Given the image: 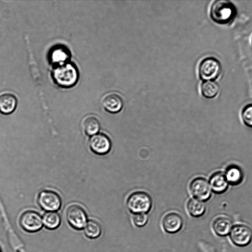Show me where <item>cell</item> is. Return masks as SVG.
<instances>
[{"mask_svg":"<svg viewBox=\"0 0 252 252\" xmlns=\"http://www.w3.org/2000/svg\"><path fill=\"white\" fill-rule=\"evenodd\" d=\"M189 189L194 198L203 202L209 200L212 195L209 182L203 177L193 179L190 183Z\"/></svg>","mask_w":252,"mask_h":252,"instance_id":"cell-6","label":"cell"},{"mask_svg":"<svg viewBox=\"0 0 252 252\" xmlns=\"http://www.w3.org/2000/svg\"><path fill=\"white\" fill-rule=\"evenodd\" d=\"M251 41H252V38H251Z\"/></svg>","mask_w":252,"mask_h":252,"instance_id":"cell-25","label":"cell"},{"mask_svg":"<svg viewBox=\"0 0 252 252\" xmlns=\"http://www.w3.org/2000/svg\"><path fill=\"white\" fill-rule=\"evenodd\" d=\"M130 221L133 227L141 228L147 225L149 221V217L147 214H130Z\"/></svg>","mask_w":252,"mask_h":252,"instance_id":"cell-22","label":"cell"},{"mask_svg":"<svg viewBox=\"0 0 252 252\" xmlns=\"http://www.w3.org/2000/svg\"><path fill=\"white\" fill-rule=\"evenodd\" d=\"M82 126L85 133L91 136L97 134L100 128L99 120L93 116H88L84 119Z\"/></svg>","mask_w":252,"mask_h":252,"instance_id":"cell-19","label":"cell"},{"mask_svg":"<svg viewBox=\"0 0 252 252\" xmlns=\"http://www.w3.org/2000/svg\"><path fill=\"white\" fill-rule=\"evenodd\" d=\"M241 117L244 124L252 128V103L246 105L243 108Z\"/></svg>","mask_w":252,"mask_h":252,"instance_id":"cell-24","label":"cell"},{"mask_svg":"<svg viewBox=\"0 0 252 252\" xmlns=\"http://www.w3.org/2000/svg\"><path fill=\"white\" fill-rule=\"evenodd\" d=\"M237 10L231 1L228 0H217L212 4L210 17L212 20L219 25H226L236 18Z\"/></svg>","mask_w":252,"mask_h":252,"instance_id":"cell-1","label":"cell"},{"mask_svg":"<svg viewBox=\"0 0 252 252\" xmlns=\"http://www.w3.org/2000/svg\"><path fill=\"white\" fill-rule=\"evenodd\" d=\"M209 182L212 191L217 194L224 192L227 189L229 186L224 173L221 171L213 173L211 176Z\"/></svg>","mask_w":252,"mask_h":252,"instance_id":"cell-14","label":"cell"},{"mask_svg":"<svg viewBox=\"0 0 252 252\" xmlns=\"http://www.w3.org/2000/svg\"><path fill=\"white\" fill-rule=\"evenodd\" d=\"M66 218L69 224L76 229L83 228L87 221L85 211L82 207L76 204L71 205L67 208Z\"/></svg>","mask_w":252,"mask_h":252,"instance_id":"cell-8","label":"cell"},{"mask_svg":"<svg viewBox=\"0 0 252 252\" xmlns=\"http://www.w3.org/2000/svg\"><path fill=\"white\" fill-rule=\"evenodd\" d=\"M213 227L217 234L219 236H225L230 231L232 222L228 218L220 216L215 220Z\"/></svg>","mask_w":252,"mask_h":252,"instance_id":"cell-17","label":"cell"},{"mask_svg":"<svg viewBox=\"0 0 252 252\" xmlns=\"http://www.w3.org/2000/svg\"><path fill=\"white\" fill-rule=\"evenodd\" d=\"M185 225L184 218L179 212L171 211L165 213L159 220V227L165 234L173 235L180 232Z\"/></svg>","mask_w":252,"mask_h":252,"instance_id":"cell-4","label":"cell"},{"mask_svg":"<svg viewBox=\"0 0 252 252\" xmlns=\"http://www.w3.org/2000/svg\"><path fill=\"white\" fill-rule=\"evenodd\" d=\"M89 143L91 151L98 155H105L108 154L112 148L110 139L107 135L102 133L92 136Z\"/></svg>","mask_w":252,"mask_h":252,"instance_id":"cell-10","label":"cell"},{"mask_svg":"<svg viewBox=\"0 0 252 252\" xmlns=\"http://www.w3.org/2000/svg\"><path fill=\"white\" fill-rule=\"evenodd\" d=\"M86 236L91 239H96L99 237L102 232V227L98 221L94 220H89L84 228Z\"/></svg>","mask_w":252,"mask_h":252,"instance_id":"cell-20","label":"cell"},{"mask_svg":"<svg viewBox=\"0 0 252 252\" xmlns=\"http://www.w3.org/2000/svg\"><path fill=\"white\" fill-rule=\"evenodd\" d=\"M152 199L150 195L142 191L131 193L127 197L126 202V209L130 214H148L152 209Z\"/></svg>","mask_w":252,"mask_h":252,"instance_id":"cell-3","label":"cell"},{"mask_svg":"<svg viewBox=\"0 0 252 252\" xmlns=\"http://www.w3.org/2000/svg\"><path fill=\"white\" fill-rule=\"evenodd\" d=\"M19 223L22 228L26 231L34 232L41 228L43 220L42 217L38 213L29 210L21 215Z\"/></svg>","mask_w":252,"mask_h":252,"instance_id":"cell-9","label":"cell"},{"mask_svg":"<svg viewBox=\"0 0 252 252\" xmlns=\"http://www.w3.org/2000/svg\"><path fill=\"white\" fill-rule=\"evenodd\" d=\"M222 66L217 58L208 57L203 59L198 66L199 78L204 81L216 80L220 75Z\"/></svg>","mask_w":252,"mask_h":252,"instance_id":"cell-5","label":"cell"},{"mask_svg":"<svg viewBox=\"0 0 252 252\" xmlns=\"http://www.w3.org/2000/svg\"><path fill=\"white\" fill-rule=\"evenodd\" d=\"M102 105L107 112L110 113H117L122 109L124 101L120 94L112 93L107 94L103 97Z\"/></svg>","mask_w":252,"mask_h":252,"instance_id":"cell-12","label":"cell"},{"mask_svg":"<svg viewBox=\"0 0 252 252\" xmlns=\"http://www.w3.org/2000/svg\"><path fill=\"white\" fill-rule=\"evenodd\" d=\"M37 202L40 207L48 212H55L59 210L62 204L60 195L51 190H43L39 192Z\"/></svg>","mask_w":252,"mask_h":252,"instance_id":"cell-7","label":"cell"},{"mask_svg":"<svg viewBox=\"0 0 252 252\" xmlns=\"http://www.w3.org/2000/svg\"><path fill=\"white\" fill-rule=\"evenodd\" d=\"M55 82L60 87H71L77 82L78 72L76 66L70 63L58 65L53 71Z\"/></svg>","mask_w":252,"mask_h":252,"instance_id":"cell-2","label":"cell"},{"mask_svg":"<svg viewBox=\"0 0 252 252\" xmlns=\"http://www.w3.org/2000/svg\"><path fill=\"white\" fill-rule=\"evenodd\" d=\"M42 220L45 226L49 229H56L60 226L61 222L59 214L56 212L46 213L43 217Z\"/></svg>","mask_w":252,"mask_h":252,"instance_id":"cell-21","label":"cell"},{"mask_svg":"<svg viewBox=\"0 0 252 252\" xmlns=\"http://www.w3.org/2000/svg\"><path fill=\"white\" fill-rule=\"evenodd\" d=\"M220 89L219 85L214 80L204 81L200 87L201 94L208 99L215 97L219 94Z\"/></svg>","mask_w":252,"mask_h":252,"instance_id":"cell-18","label":"cell"},{"mask_svg":"<svg viewBox=\"0 0 252 252\" xmlns=\"http://www.w3.org/2000/svg\"><path fill=\"white\" fill-rule=\"evenodd\" d=\"M229 185L237 186L241 184L244 179V174L241 168L236 165L228 166L224 173Z\"/></svg>","mask_w":252,"mask_h":252,"instance_id":"cell-15","label":"cell"},{"mask_svg":"<svg viewBox=\"0 0 252 252\" xmlns=\"http://www.w3.org/2000/svg\"><path fill=\"white\" fill-rule=\"evenodd\" d=\"M68 58V52L63 48L55 49L51 56L52 62L55 64H57L58 65L67 63V60Z\"/></svg>","mask_w":252,"mask_h":252,"instance_id":"cell-23","label":"cell"},{"mask_svg":"<svg viewBox=\"0 0 252 252\" xmlns=\"http://www.w3.org/2000/svg\"><path fill=\"white\" fill-rule=\"evenodd\" d=\"M17 104V98L13 94L4 92L0 94V113L3 115L12 113Z\"/></svg>","mask_w":252,"mask_h":252,"instance_id":"cell-13","label":"cell"},{"mask_svg":"<svg viewBox=\"0 0 252 252\" xmlns=\"http://www.w3.org/2000/svg\"><path fill=\"white\" fill-rule=\"evenodd\" d=\"M187 214L190 217L198 218L204 215L206 205L203 201L195 198L189 199L186 205Z\"/></svg>","mask_w":252,"mask_h":252,"instance_id":"cell-16","label":"cell"},{"mask_svg":"<svg viewBox=\"0 0 252 252\" xmlns=\"http://www.w3.org/2000/svg\"><path fill=\"white\" fill-rule=\"evenodd\" d=\"M230 238L236 245L243 247L249 244L252 239V231L247 225L237 224L230 231Z\"/></svg>","mask_w":252,"mask_h":252,"instance_id":"cell-11","label":"cell"}]
</instances>
